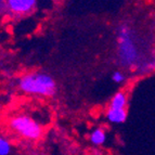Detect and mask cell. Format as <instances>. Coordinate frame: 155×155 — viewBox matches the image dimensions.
Listing matches in <instances>:
<instances>
[{"mask_svg": "<svg viewBox=\"0 0 155 155\" xmlns=\"http://www.w3.org/2000/svg\"><path fill=\"white\" fill-rule=\"evenodd\" d=\"M9 124L13 131L27 140H38L42 134L41 125L36 119L25 114L12 117Z\"/></svg>", "mask_w": 155, "mask_h": 155, "instance_id": "3", "label": "cell"}, {"mask_svg": "<svg viewBox=\"0 0 155 155\" xmlns=\"http://www.w3.org/2000/svg\"><path fill=\"white\" fill-rule=\"evenodd\" d=\"M106 119L112 124H123L127 119V111L109 109L106 112Z\"/></svg>", "mask_w": 155, "mask_h": 155, "instance_id": "5", "label": "cell"}, {"mask_svg": "<svg viewBox=\"0 0 155 155\" xmlns=\"http://www.w3.org/2000/svg\"><path fill=\"white\" fill-rule=\"evenodd\" d=\"M155 70V54L151 58H147V60H144V62L140 65V67L138 68L137 72L140 74H145V73H150L151 71Z\"/></svg>", "mask_w": 155, "mask_h": 155, "instance_id": "8", "label": "cell"}, {"mask_svg": "<svg viewBox=\"0 0 155 155\" xmlns=\"http://www.w3.org/2000/svg\"><path fill=\"white\" fill-rule=\"evenodd\" d=\"M12 150L11 143L8 139L0 137V155H9Z\"/></svg>", "mask_w": 155, "mask_h": 155, "instance_id": "9", "label": "cell"}, {"mask_svg": "<svg viewBox=\"0 0 155 155\" xmlns=\"http://www.w3.org/2000/svg\"><path fill=\"white\" fill-rule=\"evenodd\" d=\"M7 13V0H0V15Z\"/></svg>", "mask_w": 155, "mask_h": 155, "instance_id": "11", "label": "cell"}, {"mask_svg": "<svg viewBox=\"0 0 155 155\" xmlns=\"http://www.w3.org/2000/svg\"><path fill=\"white\" fill-rule=\"evenodd\" d=\"M90 141L94 145H102L106 141V134L102 128H96L90 134Z\"/></svg>", "mask_w": 155, "mask_h": 155, "instance_id": "7", "label": "cell"}, {"mask_svg": "<svg viewBox=\"0 0 155 155\" xmlns=\"http://www.w3.org/2000/svg\"><path fill=\"white\" fill-rule=\"evenodd\" d=\"M18 88L24 93L39 97H53L57 92L54 78L45 72H31L18 80Z\"/></svg>", "mask_w": 155, "mask_h": 155, "instance_id": "2", "label": "cell"}, {"mask_svg": "<svg viewBox=\"0 0 155 155\" xmlns=\"http://www.w3.org/2000/svg\"><path fill=\"white\" fill-rule=\"evenodd\" d=\"M117 58L124 68L137 70L144 62L137 42V36L128 24H120L117 28Z\"/></svg>", "mask_w": 155, "mask_h": 155, "instance_id": "1", "label": "cell"}, {"mask_svg": "<svg viewBox=\"0 0 155 155\" xmlns=\"http://www.w3.org/2000/svg\"><path fill=\"white\" fill-rule=\"evenodd\" d=\"M125 78L126 77H125L124 73L120 72V71H115V72L112 74V80L116 84H122L125 80Z\"/></svg>", "mask_w": 155, "mask_h": 155, "instance_id": "10", "label": "cell"}, {"mask_svg": "<svg viewBox=\"0 0 155 155\" xmlns=\"http://www.w3.org/2000/svg\"><path fill=\"white\" fill-rule=\"evenodd\" d=\"M127 106V96L123 91H118L113 96L110 102L109 109L114 110H126Z\"/></svg>", "mask_w": 155, "mask_h": 155, "instance_id": "6", "label": "cell"}, {"mask_svg": "<svg viewBox=\"0 0 155 155\" xmlns=\"http://www.w3.org/2000/svg\"><path fill=\"white\" fill-rule=\"evenodd\" d=\"M38 0H7V13L11 16L28 15L35 11Z\"/></svg>", "mask_w": 155, "mask_h": 155, "instance_id": "4", "label": "cell"}]
</instances>
